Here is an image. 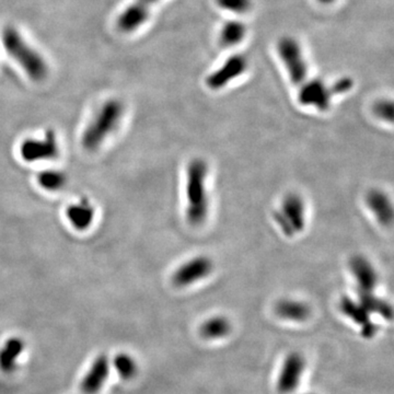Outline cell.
Listing matches in <instances>:
<instances>
[{"mask_svg":"<svg viewBox=\"0 0 394 394\" xmlns=\"http://www.w3.org/2000/svg\"><path fill=\"white\" fill-rule=\"evenodd\" d=\"M125 106L120 98H108L100 106L82 132L80 144L84 152H96L120 128Z\"/></svg>","mask_w":394,"mask_h":394,"instance_id":"cell-1","label":"cell"},{"mask_svg":"<svg viewBox=\"0 0 394 394\" xmlns=\"http://www.w3.org/2000/svg\"><path fill=\"white\" fill-rule=\"evenodd\" d=\"M207 178L208 164L205 160L194 159L188 164L186 180V217L193 227L202 226L208 218Z\"/></svg>","mask_w":394,"mask_h":394,"instance_id":"cell-2","label":"cell"},{"mask_svg":"<svg viewBox=\"0 0 394 394\" xmlns=\"http://www.w3.org/2000/svg\"><path fill=\"white\" fill-rule=\"evenodd\" d=\"M3 44L6 52L21 66L30 79L35 82L46 79L48 75L47 63L39 52L26 42L17 29L13 27L4 29Z\"/></svg>","mask_w":394,"mask_h":394,"instance_id":"cell-3","label":"cell"},{"mask_svg":"<svg viewBox=\"0 0 394 394\" xmlns=\"http://www.w3.org/2000/svg\"><path fill=\"white\" fill-rule=\"evenodd\" d=\"M275 223L284 236L291 237L303 232L307 224V210L303 197L289 193L281 201V207L273 214Z\"/></svg>","mask_w":394,"mask_h":394,"instance_id":"cell-4","label":"cell"},{"mask_svg":"<svg viewBox=\"0 0 394 394\" xmlns=\"http://www.w3.org/2000/svg\"><path fill=\"white\" fill-rule=\"evenodd\" d=\"M60 152V140L54 130H46L39 137L24 138L19 145L20 158L27 164L52 162Z\"/></svg>","mask_w":394,"mask_h":394,"instance_id":"cell-5","label":"cell"},{"mask_svg":"<svg viewBox=\"0 0 394 394\" xmlns=\"http://www.w3.org/2000/svg\"><path fill=\"white\" fill-rule=\"evenodd\" d=\"M277 53L289 75V79L295 86L300 87L310 78L307 60L297 40L291 36L281 38L277 43Z\"/></svg>","mask_w":394,"mask_h":394,"instance_id":"cell-6","label":"cell"},{"mask_svg":"<svg viewBox=\"0 0 394 394\" xmlns=\"http://www.w3.org/2000/svg\"><path fill=\"white\" fill-rule=\"evenodd\" d=\"M214 271V262L206 255L195 257L181 264L172 275L174 286L182 288L207 278Z\"/></svg>","mask_w":394,"mask_h":394,"instance_id":"cell-7","label":"cell"},{"mask_svg":"<svg viewBox=\"0 0 394 394\" xmlns=\"http://www.w3.org/2000/svg\"><path fill=\"white\" fill-rule=\"evenodd\" d=\"M248 60L244 55L236 54L225 60V63L217 68L206 78L207 87L212 90H221L227 84L240 77L248 69Z\"/></svg>","mask_w":394,"mask_h":394,"instance_id":"cell-8","label":"cell"},{"mask_svg":"<svg viewBox=\"0 0 394 394\" xmlns=\"http://www.w3.org/2000/svg\"><path fill=\"white\" fill-rule=\"evenodd\" d=\"M332 98L331 88L320 78H309L299 87L298 100L305 106L325 112L331 108Z\"/></svg>","mask_w":394,"mask_h":394,"instance_id":"cell-9","label":"cell"},{"mask_svg":"<svg viewBox=\"0 0 394 394\" xmlns=\"http://www.w3.org/2000/svg\"><path fill=\"white\" fill-rule=\"evenodd\" d=\"M65 217L74 230L84 232L91 228L96 220V206L88 197H79L66 206Z\"/></svg>","mask_w":394,"mask_h":394,"instance_id":"cell-10","label":"cell"},{"mask_svg":"<svg viewBox=\"0 0 394 394\" xmlns=\"http://www.w3.org/2000/svg\"><path fill=\"white\" fill-rule=\"evenodd\" d=\"M158 1L159 0H135L118 17V29L124 33H130L140 29L148 20L152 8Z\"/></svg>","mask_w":394,"mask_h":394,"instance_id":"cell-11","label":"cell"},{"mask_svg":"<svg viewBox=\"0 0 394 394\" xmlns=\"http://www.w3.org/2000/svg\"><path fill=\"white\" fill-rule=\"evenodd\" d=\"M349 269L355 279L357 291L375 293L379 283V275L373 263L363 255H355L349 261Z\"/></svg>","mask_w":394,"mask_h":394,"instance_id":"cell-12","label":"cell"},{"mask_svg":"<svg viewBox=\"0 0 394 394\" xmlns=\"http://www.w3.org/2000/svg\"><path fill=\"white\" fill-rule=\"evenodd\" d=\"M305 371V359L300 354L291 353L285 359L277 380V389L281 394L295 391L300 383Z\"/></svg>","mask_w":394,"mask_h":394,"instance_id":"cell-13","label":"cell"},{"mask_svg":"<svg viewBox=\"0 0 394 394\" xmlns=\"http://www.w3.org/2000/svg\"><path fill=\"white\" fill-rule=\"evenodd\" d=\"M342 313L353 320L356 325H361V334L366 339H371L377 334L378 327L371 317V313L366 310L365 308L359 303V300L351 298V297H343L339 303Z\"/></svg>","mask_w":394,"mask_h":394,"instance_id":"cell-14","label":"cell"},{"mask_svg":"<svg viewBox=\"0 0 394 394\" xmlns=\"http://www.w3.org/2000/svg\"><path fill=\"white\" fill-rule=\"evenodd\" d=\"M110 375V361L106 355L94 359L88 373L81 381V391L84 394H96L101 391Z\"/></svg>","mask_w":394,"mask_h":394,"instance_id":"cell-15","label":"cell"},{"mask_svg":"<svg viewBox=\"0 0 394 394\" xmlns=\"http://www.w3.org/2000/svg\"><path fill=\"white\" fill-rule=\"evenodd\" d=\"M366 204L381 226H391L393 221V205L387 193L379 188H373L366 196Z\"/></svg>","mask_w":394,"mask_h":394,"instance_id":"cell-16","label":"cell"},{"mask_svg":"<svg viewBox=\"0 0 394 394\" xmlns=\"http://www.w3.org/2000/svg\"><path fill=\"white\" fill-rule=\"evenodd\" d=\"M23 339L13 337L8 339L0 349V371L11 373L17 369L18 359L24 351Z\"/></svg>","mask_w":394,"mask_h":394,"instance_id":"cell-17","label":"cell"},{"mask_svg":"<svg viewBox=\"0 0 394 394\" xmlns=\"http://www.w3.org/2000/svg\"><path fill=\"white\" fill-rule=\"evenodd\" d=\"M277 315L281 319L293 322H303L310 315V308L307 303L295 299H283L275 308Z\"/></svg>","mask_w":394,"mask_h":394,"instance_id":"cell-18","label":"cell"},{"mask_svg":"<svg viewBox=\"0 0 394 394\" xmlns=\"http://www.w3.org/2000/svg\"><path fill=\"white\" fill-rule=\"evenodd\" d=\"M36 182L45 192L57 193L67 186L68 176L58 169H45L36 174Z\"/></svg>","mask_w":394,"mask_h":394,"instance_id":"cell-19","label":"cell"},{"mask_svg":"<svg viewBox=\"0 0 394 394\" xmlns=\"http://www.w3.org/2000/svg\"><path fill=\"white\" fill-rule=\"evenodd\" d=\"M357 300L371 315H378L385 320L392 319L393 311H392L391 305L387 301L377 297L375 293H361V291H359V299Z\"/></svg>","mask_w":394,"mask_h":394,"instance_id":"cell-20","label":"cell"},{"mask_svg":"<svg viewBox=\"0 0 394 394\" xmlns=\"http://www.w3.org/2000/svg\"><path fill=\"white\" fill-rule=\"evenodd\" d=\"M245 35H247V26L239 20H231L226 22L221 28L219 39L221 45L232 47L241 43L244 40Z\"/></svg>","mask_w":394,"mask_h":394,"instance_id":"cell-21","label":"cell"},{"mask_svg":"<svg viewBox=\"0 0 394 394\" xmlns=\"http://www.w3.org/2000/svg\"><path fill=\"white\" fill-rule=\"evenodd\" d=\"M231 331V323L227 317H213L206 320L201 327V334L208 339H223Z\"/></svg>","mask_w":394,"mask_h":394,"instance_id":"cell-22","label":"cell"},{"mask_svg":"<svg viewBox=\"0 0 394 394\" xmlns=\"http://www.w3.org/2000/svg\"><path fill=\"white\" fill-rule=\"evenodd\" d=\"M113 365L120 379L130 380L137 373V364L128 354L120 353L116 355Z\"/></svg>","mask_w":394,"mask_h":394,"instance_id":"cell-23","label":"cell"},{"mask_svg":"<svg viewBox=\"0 0 394 394\" xmlns=\"http://www.w3.org/2000/svg\"><path fill=\"white\" fill-rule=\"evenodd\" d=\"M215 1L221 9L237 15L247 13L252 8V0H215Z\"/></svg>","mask_w":394,"mask_h":394,"instance_id":"cell-24","label":"cell"},{"mask_svg":"<svg viewBox=\"0 0 394 394\" xmlns=\"http://www.w3.org/2000/svg\"><path fill=\"white\" fill-rule=\"evenodd\" d=\"M373 113L385 120L388 123H392L393 120V103L391 100H380L373 106Z\"/></svg>","mask_w":394,"mask_h":394,"instance_id":"cell-25","label":"cell"},{"mask_svg":"<svg viewBox=\"0 0 394 394\" xmlns=\"http://www.w3.org/2000/svg\"><path fill=\"white\" fill-rule=\"evenodd\" d=\"M353 86L354 81L351 78L344 77L339 78V79L337 80L330 88H331L332 94H333V96H337V94H344L351 91Z\"/></svg>","mask_w":394,"mask_h":394,"instance_id":"cell-26","label":"cell"},{"mask_svg":"<svg viewBox=\"0 0 394 394\" xmlns=\"http://www.w3.org/2000/svg\"><path fill=\"white\" fill-rule=\"evenodd\" d=\"M317 3L321 4V5L329 6L332 4H334L337 0H317Z\"/></svg>","mask_w":394,"mask_h":394,"instance_id":"cell-27","label":"cell"},{"mask_svg":"<svg viewBox=\"0 0 394 394\" xmlns=\"http://www.w3.org/2000/svg\"><path fill=\"white\" fill-rule=\"evenodd\" d=\"M311 394V393H310Z\"/></svg>","mask_w":394,"mask_h":394,"instance_id":"cell-28","label":"cell"}]
</instances>
